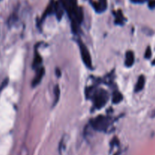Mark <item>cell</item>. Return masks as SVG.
<instances>
[{"mask_svg": "<svg viewBox=\"0 0 155 155\" xmlns=\"http://www.w3.org/2000/svg\"><path fill=\"white\" fill-rule=\"evenodd\" d=\"M54 12L56 13V15L58 18V19L61 18L62 15H63V11H62L61 7L58 4V2H55V4H54Z\"/></svg>", "mask_w": 155, "mask_h": 155, "instance_id": "obj_11", "label": "cell"}, {"mask_svg": "<svg viewBox=\"0 0 155 155\" xmlns=\"http://www.w3.org/2000/svg\"><path fill=\"white\" fill-rule=\"evenodd\" d=\"M152 63H153V64H154V65H155V59H154V62H152Z\"/></svg>", "mask_w": 155, "mask_h": 155, "instance_id": "obj_19", "label": "cell"}, {"mask_svg": "<svg viewBox=\"0 0 155 155\" xmlns=\"http://www.w3.org/2000/svg\"><path fill=\"white\" fill-rule=\"evenodd\" d=\"M79 47H80V55H81V58L83 59V63L86 65V66L89 68H92V58H91V55L89 53V50L86 47V46L82 42L81 40L79 41Z\"/></svg>", "mask_w": 155, "mask_h": 155, "instance_id": "obj_1", "label": "cell"}, {"mask_svg": "<svg viewBox=\"0 0 155 155\" xmlns=\"http://www.w3.org/2000/svg\"><path fill=\"white\" fill-rule=\"evenodd\" d=\"M60 88H59L58 84H56L55 86L54 87V100H53V106H54L58 103L59 100H60Z\"/></svg>", "mask_w": 155, "mask_h": 155, "instance_id": "obj_8", "label": "cell"}, {"mask_svg": "<svg viewBox=\"0 0 155 155\" xmlns=\"http://www.w3.org/2000/svg\"><path fill=\"white\" fill-rule=\"evenodd\" d=\"M45 70L44 67H42V68H39V70L37 71L36 75H35L33 81H32V86L36 87L38 84H39V83H40L41 81H42V78H43V76L45 75Z\"/></svg>", "mask_w": 155, "mask_h": 155, "instance_id": "obj_4", "label": "cell"}, {"mask_svg": "<svg viewBox=\"0 0 155 155\" xmlns=\"http://www.w3.org/2000/svg\"><path fill=\"white\" fill-rule=\"evenodd\" d=\"M123 100V95L121 93L116 91V92L114 93L113 98H112V102L114 103H119L120 102H121Z\"/></svg>", "mask_w": 155, "mask_h": 155, "instance_id": "obj_9", "label": "cell"}, {"mask_svg": "<svg viewBox=\"0 0 155 155\" xmlns=\"http://www.w3.org/2000/svg\"><path fill=\"white\" fill-rule=\"evenodd\" d=\"M92 126L98 131H105L108 126V119L104 115H98L95 117L92 122Z\"/></svg>", "mask_w": 155, "mask_h": 155, "instance_id": "obj_2", "label": "cell"}, {"mask_svg": "<svg viewBox=\"0 0 155 155\" xmlns=\"http://www.w3.org/2000/svg\"><path fill=\"white\" fill-rule=\"evenodd\" d=\"M42 63V57L40 56V55L38 53V52H36V54H35L34 60H33V67L35 68V67H37L38 65H39Z\"/></svg>", "mask_w": 155, "mask_h": 155, "instance_id": "obj_10", "label": "cell"}, {"mask_svg": "<svg viewBox=\"0 0 155 155\" xmlns=\"http://www.w3.org/2000/svg\"><path fill=\"white\" fill-rule=\"evenodd\" d=\"M151 118H154V117H155V109L152 111V112H151Z\"/></svg>", "mask_w": 155, "mask_h": 155, "instance_id": "obj_16", "label": "cell"}, {"mask_svg": "<svg viewBox=\"0 0 155 155\" xmlns=\"http://www.w3.org/2000/svg\"><path fill=\"white\" fill-rule=\"evenodd\" d=\"M145 84V77L144 75H141L140 77L138 78L137 82L135 86V91L136 92H139V91H142Z\"/></svg>", "mask_w": 155, "mask_h": 155, "instance_id": "obj_7", "label": "cell"}, {"mask_svg": "<svg viewBox=\"0 0 155 155\" xmlns=\"http://www.w3.org/2000/svg\"><path fill=\"white\" fill-rule=\"evenodd\" d=\"M151 0H131L132 2L133 3H138V4H142V3H145L146 2H150Z\"/></svg>", "mask_w": 155, "mask_h": 155, "instance_id": "obj_14", "label": "cell"}, {"mask_svg": "<svg viewBox=\"0 0 155 155\" xmlns=\"http://www.w3.org/2000/svg\"><path fill=\"white\" fill-rule=\"evenodd\" d=\"M92 5L97 12H104L107 9V0H98V2H94Z\"/></svg>", "mask_w": 155, "mask_h": 155, "instance_id": "obj_5", "label": "cell"}, {"mask_svg": "<svg viewBox=\"0 0 155 155\" xmlns=\"http://www.w3.org/2000/svg\"><path fill=\"white\" fill-rule=\"evenodd\" d=\"M135 62V56L133 51H128L126 53L125 65L128 68L132 67Z\"/></svg>", "mask_w": 155, "mask_h": 155, "instance_id": "obj_6", "label": "cell"}, {"mask_svg": "<svg viewBox=\"0 0 155 155\" xmlns=\"http://www.w3.org/2000/svg\"><path fill=\"white\" fill-rule=\"evenodd\" d=\"M124 17H123L122 13H121L120 11L118 12V14H116V24H122L123 22H124Z\"/></svg>", "mask_w": 155, "mask_h": 155, "instance_id": "obj_12", "label": "cell"}, {"mask_svg": "<svg viewBox=\"0 0 155 155\" xmlns=\"http://www.w3.org/2000/svg\"><path fill=\"white\" fill-rule=\"evenodd\" d=\"M151 57V46H148L145 52V59H148Z\"/></svg>", "mask_w": 155, "mask_h": 155, "instance_id": "obj_13", "label": "cell"}, {"mask_svg": "<svg viewBox=\"0 0 155 155\" xmlns=\"http://www.w3.org/2000/svg\"><path fill=\"white\" fill-rule=\"evenodd\" d=\"M114 155H120V151L117 152V153H114Z\"/></svg>", "mask_w": 155, "mask_h": 155, "instance_id": "obj_18", "label": "cell"}, {"mask_svg": "<svg viewBox=\"0 0 155 155\" xmlns=\"http://www.w3.org/2000/svg\"><path fill=\"white\" fill-rule=\"evenodd\" d=\"M107 100V92L104 91H101L95 97V106H96L98 109H100L101 107L104 106L105 105L106 102Z\"/></svg>", "mask_w": 155, "mask_h": 155, "instance_id": "obj_3", "label": "cell"}, {"mask_svg": "<svg viewBox=\"0 0 155 155\" xmlns=\"http://www.w3.org/2000/svg\"><path fill=\"white\" fill-rule=\"evenodd\" d=\"M56 71H57V75H58V77H60L61 76V71H59V69H56Z\"/></svg>", "mask_w": 155, "mask_h": 155, "instance_id": "obj_17", "label": "cell"}, {"mask_svg": "<svg viewBox=\"0 0 155 155\" xmlns=\"http://www.w3.org/2000/svg\"><path fill=\"white\" fill-rule=\"evenodd\" d=\"M148 7L151 9H155V0H151V1L148 2Z\"/></svg>", "mask_w": 155, "mask_h": 155, "instance_id": "obj_15", "label": "cell"}]
</instances>
